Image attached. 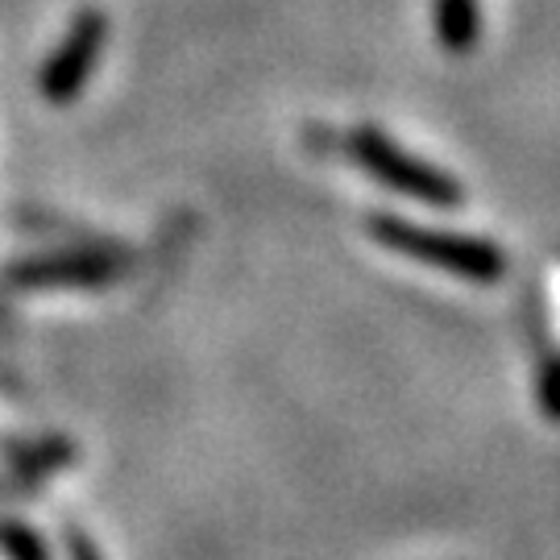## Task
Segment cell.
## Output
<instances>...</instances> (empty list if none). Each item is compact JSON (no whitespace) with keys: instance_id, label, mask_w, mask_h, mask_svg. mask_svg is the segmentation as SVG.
I'll return each mask as SVG.
<instances>
[{"instance_id":"obj_1","label":"cell","mask_w":560,"mask_h":560,"mask_svg":"<svg viewBox=\"0 0 560 560\" xmlns=\"http://www.w3.org/2000/svg\"><path fill=\"white\" fill-rule=\"evenodd\" d=\"M104 38H108V21L101 9H83L80 18L71 21L67 38L59 42V50L50 55V62L42 67L38 92L50 104H71L80 96L88 80H92V67L101 59Z\"/></svg>"},{"instance_id":"obj_2","label":"cell","mask_w":560,"mask_h":560,"mask_svg":"<svg viewBox=\"0 0 560 560\" xmlns=\"http://www.w3.org/2000/svg\"><path fill=\"white\" fill-rule=\"evenodd\" d=\"M382 233L395 241L399 249H411V254H420V258H428V261H444V266L465 270V275H478V279L499 270V258L478 249V245L457 249V241H432V237H420V233H407V229H395V224H382Z\"/></svg>"},{"instance_id":"obj_3","label":"cell","mask_w":560,"mask_h":560,"mask_svg":"<svg viewBox=\"0 0 560 560\" xmlns=\"http://www.w3.org/2000/svg\"><path fill=\"white\" fill-rule=\"evenodd\" d=\"M117 261L113 258H62V261H38L25 270V279L34 282H96L104 275H113Z\"/></svg>"}]
</instances>
